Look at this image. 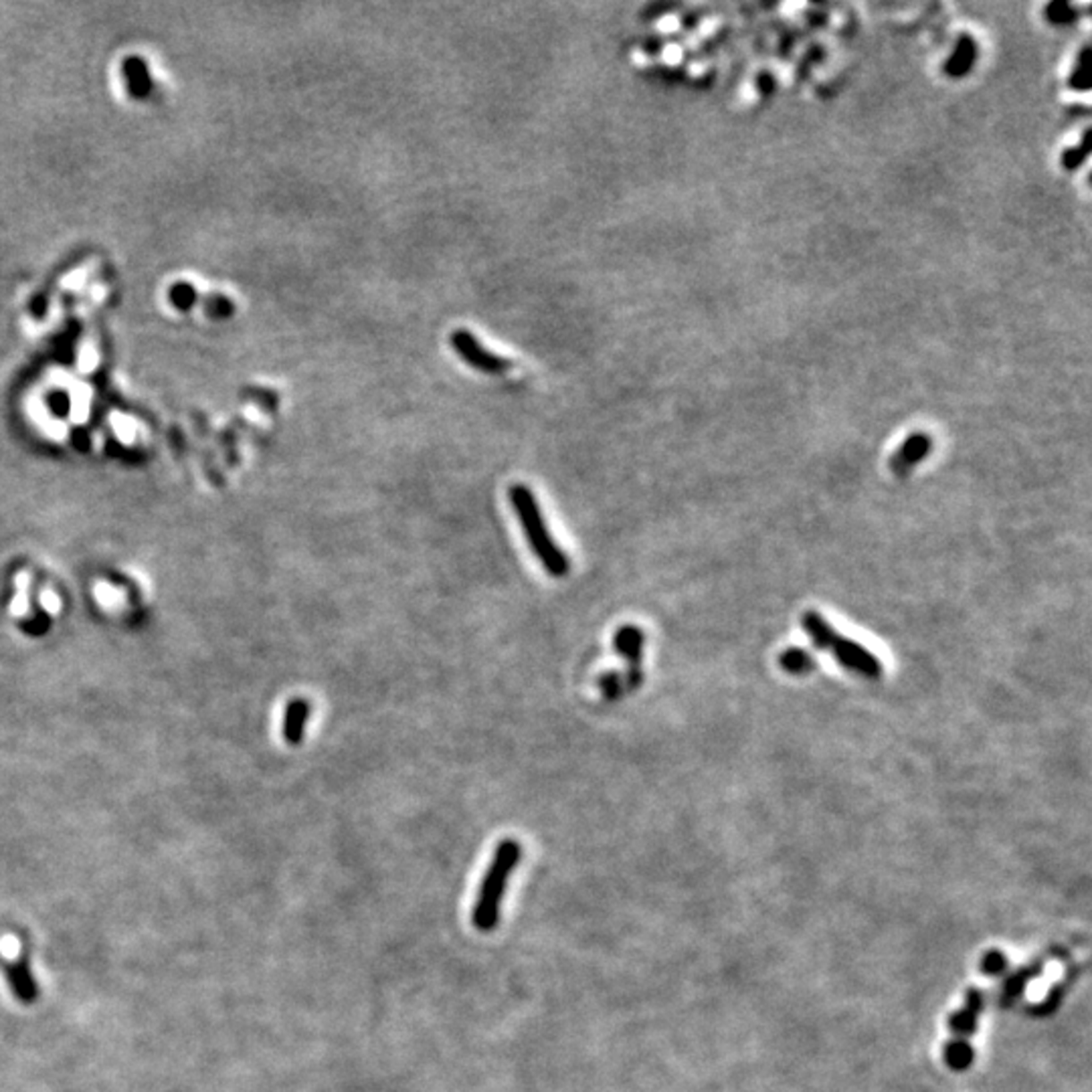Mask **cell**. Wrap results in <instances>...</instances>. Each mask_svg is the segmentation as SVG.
I'll list each match as a JSON object with an SVG mask.
<instances>
[{"label":"cell","mask_w":1092,"mask_h":1092,"mask_svg":"<svg viewBox=\"0 0 1092 1092\" xmlns=\"http://www.w3.org/2000/svg\"><path fill=\"white\" fill-rule=\"evenodd\" d=\"M508 498L512 504V510H514V514L518 518V522H521L522 526L524 537L526 540H529L530 551L542 564V569H545L548 575L556 577V579L567 577L571 571V561H569V556L564 554L563 548L556 545L554 538L551 537V530H548L545 514H542V510L538 506L537 496H534V492L529 486L514 484V486H510Z\"/></svg>","instance_id":"1"},{"label":"cell","mask_w":1092,"mask_h":1092,"mask_svg":"<svg viewBox=\"0 0 1092 1092\" xmlns=\"http://www.w3.org/2000/svg\"><path fill=\"white\" fill-rule=\"evenodd\" d=\"M522 858V847L514 838H504L494 850L490 866L479 884V895L471 911V922L479 933H492L500 921V904L506 884Z\"/></svg>","instance_id":"2"},{"label":"cell","mask_w":1092,"mask_h":1092,"mask_svg":"<svg viewBox=\"0 0 1092 1092\" xmlns=\"http://www.w3.org/2000/svg\"><path fill=\"white\" fill-rule=\"evenodd\" d=\"M801 625L817 650L834 655L844 670L868 679H878L884 674L882 663L874 654H870L858 641L844 638L815 611H805L801 615Z\"/></svg>","instance_id":"3"},{"label":"cell","mask_w":1092,"mask_h":1092,"mask_svg":"<svg viewBox=\"0 0 1092 1092\" xmlns=\"http://www.w3.org/2000/svg\"><path fill=\"white\" fill-rule=\"evenodd\" d=\"M644 631L636 625H621L620 629L615 631L613 638V646L615 652L621 655V658L628 662V671H625V684H628V690H638L641 682H644V670H641V660H644Z\"/></svg>","instance_id":"4"},{"label":"cell","mask_w":1092,"mask_h":1092,"mask_svg":"<svg viewBox=\"0 0 1092 1092\" xmlns=\"http://www.w3.org/2000/svg\"><path fill=\"white\" fill-rule=\"evenodd\" d=\"M930 447H933V441H930L927 435H922V433L911 435V438L904 441V446L900 447L895 454V457L890 460L892 473L898 478L908 476V473L913 471V468H916V465L925 460L927 454L930 452Z\"/></svg>","instance_id":"5"},{"label":"cell","mask_w":1092,"mask_h":1092,"mask_svg":"<svg viewBox=\"0 0 1092 1092\" xmlns=\"http://www.w3.org/2000/svg\"><path fill=\"white\" fill-rule=\"evenodd\" d=\"M981 1010L983 994L977 988H969L965 994V1005L949 1018V1028L953 1036L959 1038V1040H969V1036L975 1034L977 1018H979Z\"/></svg>","instance_id":"6"},{"label":"cell","mask_w":1092,"mask_h":1092,"mask_svg":"<svg viewBox=\"0 0 1092 1092\" xmlns=\"http://www.w3.org/2000/svg\"><path fill=\"white\" fill-rule=\"evenodd\" d=\"M454 346L460 350V354H463L465 361H470L473 366H478V369L496 372V371H506L510 366L506 361H502V358H498L496 354L486 353L482 345H479V342L465 330L454 334Z\"/></svg>","instance_id":"7"},{"label":"cell","mask_w":1092,"mask_h":1092,"mask_svg":"<svg viewBox=\"0 0 1092 1092\" xmlns=\"http://www.w3.org/2000/svg\"><path fill=\"white\" fill-rule=\"evenodd\" d=\"M1046 961H1048V959H1046V957L1036 959V961H1032V963H1029V965H1023V967H1020L1018 971H1015V973H1012L1010 977H1007L1005 983H1004V989H1002V1005H1004V1007L1012 1005V1004L1015 1002V999H1018V997L1023 994V989H1026V985H1028L1029 981H1032V979H1036V977L1044 971Z\"/></svg>","instance_id":"8"},{"label":"cell","mask_w":1092,"mask_h":1092,"mask_svg":"<svg viewBox=\"0 0 1092 1092\" xmlns=\"http://www.w3.org/2000/svg\"><path fill=\"white\" fill-rule=\"evenodd\" d=\"M310 713H312V706L308 700L297 698L294 702H289V706L286 710V721H284V737L289 745H297L304 740L305 724H308Z\"/></svg>","instance_id":"9"},{"label":"cell","mask_w":1092,"mask_h":1092,"mask_svg":"<svg viewBox=\"0 0 1092 1092\" xmlns=\"http://www.w3.org/2000/svg\"><path fill=\"white\" fill-rule=\"evenodd\" d=\"M973 1058L975 1052L969 1040L953 1038V1040L945 1046V1063L949 1064V1068L954 1072H965L967 1068L973 1064Z\"/></svg>","instance_id":"10"},{"label":"cell","mask_w":1092,"mask_h":1092,"mask_svg":"<svg viewBox=\"0 0 1092 1092\" xmlns=\"http://www.w3.org/2000/svg\"><path fill=\"white\" fill-rule=\"evenodd\" d=\"M779 663H781L785 671H789L793 676H805L815 668L812 655L805 650H801V647H789V650H785L779 655Z\"/></svg>","instance_id":"11"},{"label":"cell","mask_w":1092,"mask_h":1092,"mask_svg":"<svg viewBox=\"0 0 1092 1092\" xmlns=\"http://www.w3.org/2000/svg\"><path fill=\"white\" fill-rule=\"evenodd\" d=\"M597 684H599V690L603 694V698L609 700V702L620 700L621 696H625V694L629 692L621 671H613V670L605 671V674L599 676Z\"/></svg>","instance_id":"12"},{"label":"cell","mask_w":1092,"mask_h":1092,"mask_svg":"<svg viewBox=\"0 0 1092 1092\" xmlns=\"http://www.w3.org/2000/svg\"><path fill=\"white\" fill-rule=\"evenodd\" d=\"M1066 989H1068V981L1054 985V988L1050 989L1048 997H1046L1042 1004H1038L1036 1007H1032V1013L1034 1015H1050V1013L1056 1012L1058 1007H1060V1004H1063L1064 996H1066Z\"/></svg>","instance_id":"13"},{"label":"cell","mask_w":1092,"mask_h":1092,"mask_svg":"<svg viewBox=\"0 0 1092 1092\" xmlns=\"http://www.w3.org/2000/svg\"><path fill=\"white\" fill-rule=\"evenodd\" d=\"M981 969H983V973L989 975V977L1002 975L1005 969H1007L1005 954L1002 951H997V949L988 951V953H985V957L981 959Z\"/></svg>","instance_id":"14"}]
</instances>
